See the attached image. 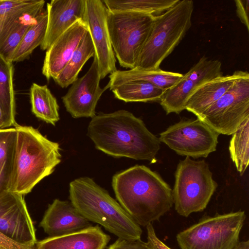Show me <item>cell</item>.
I'll return each instance as SVG.
<instances>
[{
  "instance_id": "6da1fadb",
  "label": "cell",
  "mask_w": 249,
  "mask_h": 249,
  "mask_svg": "<svg viewBox=\"0 0 249 249\" xmlns=\"http://www.w3.org/2000/svg\"><path fill=\"white\" fill-rule=\"evenodd\" d=\"M88 136L95 147L115 157L157 162L160 149L158 138L143 122L128 111L121 109L95 115L88 127Z\"/></svg>"
},
{
  "instance_id": "7a4b0ae2",
  "label": "cell",
  "mask_w": 249,
  "mask_h": 249,
  "mask_svg": "<svg viewBox=\"0 0 249 249\" xmlns=\"http://www.w3.org/2000/svg\"><path fill=\"white\" fill-rule=\"evenodd\" d=\"M112 186L120 204L140 226L158 220L174 204L169 184L144 165L114 175Z\"/></svg>"
},
{
  "instance_id": "3957f363",
  "label": "cell",
  "mask_w": 249,
  "mask_h": 249,
  "mask_svg": "<svg viewBox=\"0 0 249 249\" xmlns=\"http://www.w3.org/2000/svg\"><path fill=\"white\" fill-rule=\"evenodd\" d=\"M12 172L8 191L24 196L54 171L61 162L58 143L51 141L37 129L18 124Z\"/></svg>"
},
{
  "instance_id": "277c9868",
  "label": "cell",
  "mask_w": 249,
  "mask_h": 249,
  "mask_svg": "<svg viewBox=\"0 0 249 249\" xmlns=\"http://www.w3.org/2000/svg\"><path fill=\"white\" fill-rule=\"evenodd\" d=\"M69 197L75 208L89 222L99 224L118 238L141 239L140 226L92 178L81 177L71 181Z\"/></svg>"
},
{
  "instance_id": "5b68a950",
  "label": "cell",
  "mask_w": 249,
  "mask_h": 249,
  "mask_svg": "<svg viewBox=\"0 0 249 249\" xmlns=\"http://www.w3.org/2000/svg\"><path fill=\"white\" fill-rule=\"evenodd\" d=\"M194 2L179 0L162 14L154 16L151 30L136 67L157 70L180 42L192 25Z\"/></svg>"
},
{
  "instance_id": "8992f818",
  "label": "cell",
  "mask_w": 249,
  "mask_h": 249,
  "mask_svg": "<svg viewBox=\"0 0 249 249\" xmlns=\"http://www.w3.org/2000/svg\"><path fill=\"white\" fill-rule=\"evenodd\" d=\"M175 179L172 190L175 209L186 217L203 211L218 186L208 164L203 160H195L189 157L178 164Z\"/></svg>"
},
{
  "instance_id": "52a82bcc",
  "label": "cell",
  "mask_w": 249,
  "mask_h": 249,
  "mask_svg": "<svg viewBox=\"0 0 249 249\" xmlns=\"http://www.w3.org/2000/svg\"><path fill=\"white\" fill-rule=\"evenodd\" d=\"M151 15L133 11H110L107 22L111 45L120 66L136 67L152 27Z\"/></svg>"
},
{
  "instance_id": "ba28073f",
  "label": "cell",
  "mask_w": 249,
  "mask_h": 249,
  "mask_svg": "<svg viewBox=\"0 0 249 249\" xmlns=\"http://www.w3.org/2000/svg\"><path fill=\"white\" fill-rule=\"evenodd\" d=\"M246 217L241 211L203 217L178 233V246L180 249H232L239 242Z\"/></svg>"
},
{
  "instance_id": "9c48e42d",
  "label": "cell",
  "mask_w": 249,
  "mask_h": 249,
  "mask_svg": "<svg viewBox=\"0 0 249 249\" xmlns=\"http://www.w3.org/2000/svg\"><path fill=\"white\" fill-rule=\"evenodd\" d=\"M249 117V73L243 71L229 89L197 118L219 134L231 135Z\"/></svg>"
},
{
  "instance_id": "30bf717a",
  "label": "cell",
  "mask_w": 249,
  "mask_h": 249,
  "mask_svg": "<svg viewBox=\"0 0 249 249\" xmlns=\"http://www.w3.org/2000/svg\"><path fill=\"white\" fill-rule=\"evenodd\" d=\"M219 135L197 118L169 126L159 139L177 154L197 159L206 158L216 150Z\"/></svg>"
},
{
  "instance_id": "8fae6325",
  "label": "cell",
  "mask_w": 249,
  "mask_h": 249,
  "mask_svg": "<svg viewBox=\"0 0 249 249\" xmlns=\"http://www.w3.org/2000/svg\"><path fill=\"white\" fill-rule=\"evenodd\" d=\"M107 9L102 0H86L85 21L92 40L101 79L117 71L107 25Z\"/></svg>"
},
{
  "instance_id": "7c38bea8",
  "label": "cell",
  "mask_w": 249,
  "mask_h": 249,
  "mask_svg": "<svg viewBox=\"0 0 249 249\" xmlns=\"http://www.w3.org/2000/svg\"><path fill=\"white\" fill-rule=\"evenodd\" d=\"M23 195L0 194V232L19 243L36 245L35 229Z\"/></svg>"
},
{
  "instance_id": "4fadbf2b",
  "label": "cell",
  "mask_w": 249,
  "mask_h": 249,
  "mask_svg": "<svg viewBox=\"0 0 249 249\" xmlns=\"http://www.w3.org/2000/svg\"><path fill=\"white\" fill-rule=\"evenodd\" d=\"M101 80L97 58L93 60L88 71L77 78L62 97L66 110L74 118H93L95 108L106 88L100 86Z\"/></svg>"
},
{
  "instance_id": "5bb4252c",
  "label": "cell",
  "mask_w": 249,
  "mask_h": 249,
  "mask_svg": "<svg viewBox=\"0 0 249 249\" xmlns=\"http://www.w3.org/2000/svg\"><path fill=\"white\" fill-rule=\"evenodd\" d=\"M88 30L87 22L78 20L46 50L42 72L48 80L55 79L61 71Z\"/></svg>"
},
{
  "instance_id": "9a60e30c",
  "label": "cell",
  "mask_w": 249,
  "mask_h": 249,
  "mask_svg": "<svg viewBox=\"0 0 249 249\" xmlns=\"http://www.w3.org/2000/svg\"><path fill=\"white\" fill-rule=\"evenodd\" d=\"M48 20L44 39L40 46L47 50L55 40L80 19L85 21L86 0H52L47 4Z\"/></svg>"
},
{
  "instance_id": "2e32d148",
  "label": "cell",
  "mask_w": 249,
  "mask_h": 249,
  "mask_svg": "<svg viewBox=\"0 0 249 249\" xmlns=\"http://www.w3.org/2000/svg\"><path fill=\"white\" fill-rule=\"evenodd\" d=\"M91 226L71 202L58 199L49 205L39 224L49 237L76 232Z\"/></svg>"
},
{
  "instance_id": "e0dca14e",
  "label": "cell",
  "mask_w": 249,
  "mask_h": 249,
  "mask_svg": "<svg viewBox=\"0 0 249 249\" xmlns=\"http://www.w3.org/2000/svg\"><path fill=\"white\" fill-rule=\"evenodd\" d=\"M110 240L98 225L36 242V249H104Z\"/></svg>"
},
{
  "instance_id": "ac0fdd59",
  "label": "cell",
  "mask_w": 249,
  "mask_h": 249,
  "mask_svg": "<svg viewBox=\"0 0 249 249\" xmlns=\"http://www.w3.org/2000/svg\"><path fill=\"white\" fill-rule=\"evenodd\" d=\"M243 72L236 71L231 75H222L201 85L188 99L185 109L198 117L229 89Z\"/></svg>"
},
{
  "instance_id": "d6986e66",
  "label": "cell",
  "mask_w": 249,
  "mask_h": 249,
  "mask_svg": "<svg viewBox=\"0 0 249 249\" xmlns=\"http://www.w3.org/2000/svg\"><path fill=\"white\" fill-rule=\"evenodd\" d=\"M183 74L157 70H142L137 68L129 70H117L109 75V80L105 88H112L121 84L132 81H144L166 90L176 84L183 77Z\"/></svg>"
},
{
  "instance_id": "ffe728a7",
  "label": "cell",
  "mask_w": 249,
  "mask_h": 249,
  "mask_svg": "<svg viewBox=\"0 0 249 249\" xmlns=\"http://www.w3.org/2000/svg\"><path fill=\"white\" fill-rule=\"evenodd\" d=\"M94 55V46L88 30L68 63L53 80L62 88L71 85L78 78V74L86 62Z\"/></svg>"
},
{
  "instance_id": "44dd1931",
  "label": "cell",
  "mask_w": 249,
  "mask_h": 249,
  "mask_svg": "<svg viewBox=\"0 0 249 249\" xmlns=\"http://www.w3.org/2000/svg\"><path fill=\"white\" fill-rule=\"evenodd\" d=\"M114 97L125 102H160L165 90L144 81H132L110 89Z\"/></svg>"
},
{
  "instance_id": "7402d4cb",
  "label": "cell",
  "mask_w": 249,
  "mask_h": 249,
  "mask_svg": "<svg viewBox=\"0 0 249 249\" xmlns=\"http://www.w3.org/2000/svg\"><path fill=\"white\" fill-rule=\"evenodd\" d=\"M13 62L0 54V107L2 111L6 128L16 126V103L13 86Z\"/></svg>"
},
{
  "instance_id": "603a6c76",
  "label": "cell",
  "mask_w": 249,
  "mask_h": 249,
  "mask_svg": "<svg viewBox=\"0 0 249 249\" xmlns=\"http://www.w3.org/2000/svg\"><path fill=\"white\" fill-rule=\"evenodd\" d=\"M32 111L38 118L55 125L60 119L56 99L46 85L34 83L30 89Z\"/></svg>"
},
{
  "instance_id": "cb8c5ba5",
  "label": "cell",
  "mask_w": 249,
  "mask_h": 249,
  "mask_svg": "<svg viewBox=\"0 0 249 249\" xmlns=\"http://www.w3.org/2000/svg\"><path fill=\"white\" fill-rule=\"evenodd\" d=\"M202 84L184 74L176 84L165 91L160 101L166 114L171 113L179 114L185 110L190 96Z\"/></svg>"
},
{
  "instance_id": "d4e9b609",
  "label": "cell",
  "mask_w": 249,
  "mask_h": 249,
  "mask_svg": "<svg viewBox=\"0 0 249 249\" xmlns=\"http://www.w3.org/2000/svg\"><path fill=\"white\" fill-rule=\"evenodd\" d=\"M45 2L43 0H0V41L20 17L43 7Z\"/></svg>"
},
{
  "instance_id": "484cf974",
  "label": "cell",
  "mask_w": 249,
  "mask_h": 249,
  "mask_svg": "<svg viewBox=\"0 0 249 249\" xmlns=\"http://www.w3.org/2000/svg\"><path fill=\"white\" fill-rule=\"evenodd\" d=\"M179 0H102L110 11H133L152 16L160 15Z\"/></svg>"
},
{
  "instance_id": "4316f807",
  "label": "cell",
  "mask_w": 249,
  "mask_h": 249,
  "mask_svg": "<svg viewBox=\"0 0 249 249\" xmlns=\"http://www.w3.org/2000/svg\"><path fill=\"white\" fill-rule=\"evenodd\" d=\"M47 20V12L43 9L28 28L16 48L11 60L13 63L25 60L36 47L41 45L45 37Z\"/></svg>"
},
{
  "instance_id": "83f0119b",
  "label": "cell",
  "mask_w": 249,
  "mask_h": 249,
  "mask_svg": "<svg viewBox=\"0 0 249 249\" xmlns=\"http://www.w3.org/2000/svg\"><path fill=\"white\" fill-rule=\"evenodd\" d=\"M43 7L36 8L20 17L11 27L0 41V54L11 61L13 54L28 28L36 21Z\"/></svg>"
},
{
  "instance_id": "f1b7e54d",
  "label": "cell",
  "mask_w": 249,
  "mask_h": 249,
  "mask_svg": "<svg viewBox=\"0 0 249 249\" xmlns=\"http://www.w3.org/2000/svg\"><path fill=\"white\" fill-rule=\"evenodd\" d=\"M15 127L0 129V194L8 191L14 158Z\"/></svg>"
},
{
  "instance_id": "f546056e",
  "label": "cell",
  "mask_w": 249,
  "mask_h": 249,
  "mask_svg": "<svg viewBox=\"0 0 249 249\" xmlns=\"http://www.w3.org/2000/svg\"><path fill=\"white\" fill-rule=\"evenodd\" d=\"M231 135L229 147L231 158L242 176L249 162V117Z\"/></svg>"
},
{
  "instance_id": "4dcf8cb0",
  "label": "cell",
  "mask_w": 249,
  "mask_h": 249,
  "mask_svg": "<svg viewBox=\"0 0 249 249\" xmlns=\"http://www.w3.org/2000/svg\"><path fill=\"white\" fill-rule=\"evenodd\" d=\"M107 249H149L146 243L141 239L127 240L118 238Z\"/></svg>"
},
{
  "instance_id": "1f68e13d",
  "label": "cell",
  "mask_w": 249,
  "mask_h": 249,
  "mask_svg": "<svg viewBox=\"0 0 249 249\" xmlns=\"http://www.w3.org/2000/svg\"><path fill=\"white\" fill-rule=\"evenodd\" d=\"M146 227L147 230L146 243L149 249H171L157 237L152 224H149Z\"/></svg>"
},
{
  "instance_id": "d6a6232c",
  "label": "cell",
  "mask_w": 249,
  "mask_h": 249,
  "mask_svg": "<svg viewBox=\"0 0 249 249\" xmlns=\"http://www.w3.org/2000/svg\"><path fill=\"white\" fill-rule=\"evenodd\" d=\"M0 249H36V245L19 243L0 232Z\"/></svg>"
},
{
  "instance_id": "836d02e7",
  "label": "cell",
  "mask_w": 249,
  "mask_h": 249,
  "mask_svg": "<svg viewBox=\"0 0 249 249\" xmlns=\"http://www.w3.org/2000/svg\"><path fill=\"white\" fill-rule=\"evenodd\" d=\"M236 8V14L241 21L249 31V0H236L234 1Z\"/></svg>"
},
{
  "instance_id": "e575fe53",
  "label": "cell",
  "mask_w": 249,
  "mask_h": 249,
  "mask_svg": "<svg viewBox=\"0 0 249 249\" xmlns=\"http://www.w3.org/2000/svg\"><path fill=\"white\" fill-rule=\"evenodd\" d=\"M232 249H249V241L239 242Z\"/></svg>"
},
{
  "instance_id": "d590c367",
  "label": "cell",
  "mask_w": 249,
  "mask_h": 249,
  "mask_svg": "<svg viewBox=\"0 0 249 249\" xmlns=\"http://www.w3.org/2000/svg\"><path fill=\"white\" fill-rule=\"evenodd\" d=\"M6 128L5 120L1 108L0 107V129Z\"/></svg>"
}]
</instances>
